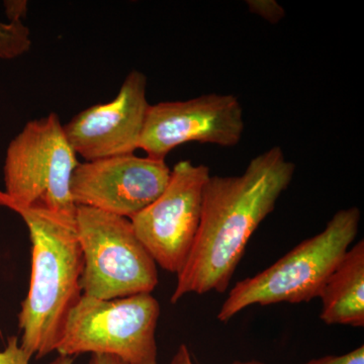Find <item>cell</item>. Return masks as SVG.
I'll return each mask as SVG.
<instances>
[{
    "label": "cell",
    "instance_id": "1",
    "mask_svg": "<svg viewBox=\"0 0 364 364\" xmlns=\"http://www.w3.org/2000/svg\"><path fill=\"white\" fill-rule=\"evenodd\" d=\"M296 165L279 146L252 158L240 176H210L195 243L171 296L225 293L251 236L293 181Z\"/></svg>",
    "mask_w": 364,
    "mask_h": 364
},
{
    "label": "cell",
    "instance_id": "2",
    "mask_svg": "<svg viewBox=\"0 0 364 364\" xmlns=\"http://www.w3.org/2000/svg\"><path fill=\"white\" fill-rule=\"evenodd\" d=\"M0 205L20 215L30 233L32 273L18 314L20 346L28 358H43L56 351L69 314L82 296L83 256L75 218L18 205L1 193Z\"/></svg>",
    "mask_w": 364,
    "mask_h": 364
},
{
    "label": "cell",
    "instance_id": "3",
    "mask_svg": "<svg viewBox=\"0 0 364 364\" xmlns=\"http://www.w3.org/2000/svg\"><path fill=\"white\" fill-rule=\"evenodd\" d=\"M360 218L358 207L342 208L321 233L299 243L272 267L237 282L218 318L226 323L252 305L306 303L318 298L326 280L358 236Z\"/></svg>",
    "mask_w": 364,
    "mask_h": 364
},
{
    "label": "cell",
    "instance_id": "4",
    "mask_svg": "<svg viewBox=\"0 0 364 364\" xmlns=\"http://www.w3.org/2000/svg\"><path fill=\"white\" fill-rule=\"evenodd\" d=\"M78 164L56 114L33 119L9 143L0 193L18 205L75 218L71 178Z\"/></svg>",
    "mask_w": 364,
    "mask_h": 364
},
{
    "label": "cell",
    "instance_id": "5",
    "mask_svg": "<svg viewBox=\"0 0 364 364\" xmlns=\"http://www.w3.org/2000/svg\"><path fill=\"white\" fill-rule=\"evenodd\" d=\"M160 305L151 294L98 299L82 294L67 318L59 355L109 354L127 364H158Z\"/></svg>",
    "mask_w": 364,
    "mask_h": 364
},
{
    "label": "cell",
    "instance_id": "6",
    "mask_svg": "<svg viewBox=\"0 0 364 364\" xmlns=\"http://www.w3.org/2000/svg\"><path fill=\"white\" fill-rule=\"evenodd\" d=\"M75 223L83 256L82 294L114 299L154 291L156 262L139 240L130 220L77 207Z\"/></svg>",
    "mask_w": 364,
    "mask_h": 364
},
{
    "label": "cell",
    "instance_id": "7",
    "mask_svg": "<svg viewBox=\"0 0 364 364\" xmlns=\"http://www.w3.org/2000/svg\"><path fill=\"white\" fill-rule=\"evenodd\" d=\"M207 165L179 161L166 188L130 220L139 240L156 264L178 274L188 260L200 227Z\"/></svg>",
    "mask_w": 364,
    "mask_h": 364
},
{
    "label": "cell",
    "instance_id": "8",
    "mask_svg": "<svg viewBox=\"0 0 364 364\" xmlns=\"http://www.w3.org/2000/svg\"><path fill=\"white\" fill-rule=\"evenodd\" d=\"M243 107L233 95L210 93L188 100L151 105L140 149L148 157L165 160L186 143L234 147L243 136Z\"/></svg>",
    "mask_w": 364,
    "mask_h": 364
},
{
    "label": "cell",
    "instance_id": "9",
    "mask_svg": "<svg viewBox=\"0 0 364 364\" xmlns=\"http://www.w3.org/2000/svg\"><path fill=\"white\" fill-rule=\"evenodd\" d=\"M171 174L165 160L121 155L79 163L71 178L76 207L131 220L161 195Z\"/></svg>",
    "mask_w": 364,
    "mask_h": 364
},
{
    "label": "cell",
    "instance_id": "10",
    "mask_svg": "<svg viewBox=\"0 0 364 364\" xmlns=\"http://www.w3.org/2000/svg\"><path fill=\"white\" fill-rule=\"evenodd\" d=\"M150 105L147 77L132 70L114 100L88 107L63 124L67 140L85 161L134 154L140 149Z\"/></svg>",
    "mask_w": 364,
    "mask_h": 364
},
{
    "label": "cell",
    "instance_id": "11",
    "mask_svg": "<svg viewBox=\"0 0 364 364\" xmlns=\"http://www.w3.org/2000/svg\"><path fill=\"white\" fill-rule=\"evenodd\" d=\"M321 320L328 325L364 326V241L344 254L326 280Z\"/></svg>",
    "mask_w": 364,
    "mask_h": 364
},
{
    "label": "cell",
    "instance_id": "12",
    "mask_svg": "<svg viewBox=\"0 0 364 364\" xmlns=\"http://www.w3.org/2000/svg\"><path fill=\"white\" fill-rule=\"evenodd\" d=\"M31 46L30 31L21 21L0 23V58H16L28 52Z\"/></svg>",
    "mask_w": 364,
    "mask_h": 364
},
{
    "label": "cell",
    "instance_id": "13",
    "mask_svg": "<svg viewBox=\"0 0 364 364\" xmlns=\"http://www.w3.org/2000/svg\"><path fill=\"white\" fill-rule=\"evenodd\" d=\"M250 13L260 16L272 25H277L286 16V11L275 0H247Z\"/></svg>",
    "mask_w": 364,
    "mask_h": 364
},
{
    "label": "cell",
    "instance_id": "14",
    "mask_svg": "<svg viewBox=\"0 0 364 364\" xmlns=\"http://www.w3.org/2000/svg\"><path fill=\"white\" fill-rule=\"evenodd\" d=\"M305 364H364V346L340 356H325Z\"/></svg>",
    "mask_w": 364,
    "mask_h": 364
},
{
    "label": "cell",
    "instance_id": "15",
    "mask_svg": "<svg viewBox=\"0 0 364 364\" xmlns=\"http://www.w3.org/2000/svg\"><path fill=\"white\" fill-rule=\"evenodd\" d=\"M0 364H28L16 337H11L6 348L0 352Z\"/></svg>",
    "mask_w": 364,
    "mask_h": 364
},
{
    "label": "cell",
    "instance_id": "16",
    "mask_svg": "<svg viewBox=\"0 0 364 364\" xmlns=\"http://www.w3.org/2000/svg\"><path fill=\"white\" fill-rule=\"evenodd\" d=\"M6 13L11 21H21V18L26 16L28 11V2L21 1H7L6 2Z\"/></svg>",
    "mask_w": 364,
    "mask_h": 364
},
{
    "label": "cell",
    "instance_id": "17",
    "mask_svg": "<svg viewBox=\"0 0 364 364\" xmlns=\"http://www.w3.org/2000/svg\"><path fill=\"white\" fill-rule=\"evenodd\" d=\"M170 364H195L191 359V353L186 345L181 344L178 350L176 351V355L172 358ZM232 364H264L259 361H247V363H242V361H236Z\"/></svg>",
    "mask_w": 364,
    "mask_h": 364
},
{
    "label": "cell",
    "instance_id": "18",
    "mask_svg": "<svg viewBox=\"0 0 364 364\" xmlns=\"http://www.w3.org/2000/svg\"><path fill=\"white\" fill-rule=\"evenodd\" d=\"M88 364H127L122 359L109 354H91Z\"/></svg>",
    "mask_w": 364,
    "mask_h": 364
},
{
    "label": "cell",
    "instance_id": "19",
    "mask_svg": "<svg viewBox=\"0 0 364 364\" xmlns=\"http://www.w3.org/2000/svg\"><path fill=\"white\" fill-rule=\"evenodd\" d=\"M74 358L70 356L58 355L50 364H73Z\"/></svg>",
    "mask_w": 364,
    "mask_h": 364
}]
</instances>
